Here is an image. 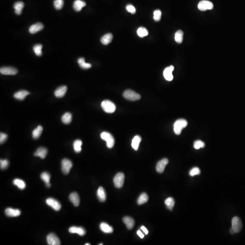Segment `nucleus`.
<instances>
[{"label":"nucleus","instance_id":"obj_1","mask_svg":"<svg viewBox=\"0 0 245 245\" xmlns=\"http://www.w3.org/2000/svg\"><path fill=\"white\" fill-rule=\"evenodd\" d=\"M231 228L230 230L231 234L240 232L242 228V224L241 220L238 216H235L231 220Z\"/></svg>","mask_w":245,"mask_h":245},{"label":"nucleus","instance_id":"obj_2","mask_svg":"<svg viewBox=\"0 0 245 245\" xmlns=\"http://www.w3.org/2000/svg\"><path fill=\"white\" fill-rule=\"evenodd\" d=\"M188 122L184 119H179L176 121L173 125V130L175 134L179 135L181 134L182 130L187 127Z\"/></svg>","mask_w":245,"mask_h":245},{"label":"nucleus","instance_id":"obj_3","mask_svg":"<svg viewBox=\"0 0 245 245\" xmlns=\"http://www.w3.org/2000/svg\"><path fill=\"white\" fill-rule=\"evenodd\" d=\"M100 137L102 140L105 141L108 148H111L114 147L115 143V138L110 133L107 132H104L101 133Z\"/></svg>","mask_w":245,"mask_h":245},{"label":"nucleus","instance_id":"obj_4","mask_svg":"<svg viewBox=\"0 0 245 245\" xmlns=\"http://www.w3.org/2000/svg\"><path fill=\"white\" fill-rule=\"evenodd\" d=\"M101 107L106 113L111 114L116 110V106L112 101L109 100H104L101 103Z\"/></svg>","mask_w":245,"mask_h":245},{"label":"nucleus","instance_id":"obj_5","mask_svg":"<svg viewBox=\"0 0 245 245\" xmlns=\"http://www.w3.org/2000/svg\"><path fill=\"white\" fill-rule=\"evenodd\" d=\"M124 97L129 100L135 101L141 99V96L139 94L131 90H127L123 93Z\"/></svg>","mask_w":245,"mask_h":245},{"label":"nucleus","instance_id":"obj_6","mask_svg":"<svg viewBox=\"0 0 245 245\" xmlns=\"http://www.w3.org/2000/svg\"><path fill=\"white\" fill-rule=\"evenodd\" d=\"M73 164L72 162L68 159H63L61 162V170L64 174H68L72 168Z\"/></svg>","mask_w":245,"mask_h":245},{"label":"nucleus","instance_id":"obj_7","mask_svg":"<svg viewBox=\"0 0 245 245\" xmlns=\"http://www.w3.org/2000/svg\"><path fill=\"white\" fill-rule=\"evenodd\" d=\"M125 175L122 173H117L114 178V185L117 188H121L123 186L125 181Z\"/></svg>","mask_w":245,"mask_h":245},{"label":"nucleus","instance_id":"obj_8","mask_svg":"<svg viewBox=\"0 0 245 245\" xmlns=\"http://www.w3.org/2000/svg\"><path fill=\"white\" fill-rule=\"evenodd\" d=\"M213 4L212 2L208 1H202L198 4V8L201 11L210 10L213 8Z\"/></svg>","mask_w":245,"mask_h":245},{"label":"nucleus","instance_id":"obj_9","mask_svg":"<svg viewBox=\"0 0 245 245\" xmlns=\"http://www.w3.org/2000/svg\"><path fill=\"white\" fill-rule=\"evenodd\" d=\"M47 242L49 245H59L60 243V240L54 233H50L47 237Z\"/></svg>","mask_w":245,"mask_h":245},{"label":"nucleus","instance_id":"obj_10","mask_svg":"<svg viewBox=\"0 0 245 245\" xmlns=\"http://www.w3.org/2000/svg\"><path fill=\"white\" fill-rule=\"evenodd\" d=\"M47 204L52 207L54 210L57 211H58L61 209V206L60 203L55 199L53 198H49L46 200Z\"/></svg>","mask_w":245,"mask_h":245},{"label":"nucleus","instance_id":"obj_11","mask_svg":"<svg viewBox=\"0 0 245 245\" xmlns=\"http://www.w3.org/2000/svg\"><path fill=\"white\" fill-rule=\"evenodd\" d=\"M0 72L4 75H15L18 73V70L15 68L8 66L1 68Z\"/></svg>","mask_w":245,"mask_h":245},{"label":"nucleus","instance_id":"obj_12","mask_svg":"<svg viewBox=\"0 0 245 245\" xmlns=\"http://www.w3.org/2000/svg\"><path fill=\"white\" fill-rule=\"evenodd\" d=\"M174 66L173 65L168 67L165 69L163 71V76L166 80L171 81L173 80V71L174 70Z\"/></svg>","mask_w":245,"mask_h":245},{"label":"nucleus","instance_id":"obj_13","mask_svg":"<svg viewBox=\"0 0 245 245\" xmlns=\"http://www.w3.org/2000/svg\"><path fill=\"white\" fill-rule=\"evenodd\" d=\"M168 160L167 158H163L156 165V171L159 173H162L164 172L165 167L168 164Z\"/></svg>","mask_w":245,"mask_h":245},{"label":"nucleus","instance_id":"obj_14","mask_svg":"<svg viewBox=\"0 0 245 245\" xmlns=\"http://www.w3.org/2000/svg\"><path fill=\"white\" fill-rule=\"evenodd\" d=\"M21 213V211L17 209L7 208L5 210V214L9 217H16L19 216Z\"/></svg>","mask_w":245,"mask_h":245},{"label":"nucleus","instance_id":"obj_15","mask_svg":"<svg viewBox=\"0 0 245 245\" xmlns=\"http://www.w3.org/2000/svg\"><path fill=\"white\" fill-rule=\"evenodd\" d=\"M69 231L71 233H77L80 236H84L86 234V231L84 228L81 227L72 226L69 228Z\"/></svg>","mask_w":245,"mask_h":245},{"label":"nucleus","instance_id":"obj_16","mask_svg":"<svg viewBox=\"0 0 245 245\" xmlns=\"http://www.w3.org/2000/svg\"><path fill=\"white\" fill-rule=\"evenodd\" d=\"M67 90V86H60L54 91V95H55V97H57V98H62L65 95Z\"/></svg>","mask_w":245,"mask_h":245},{"label":"nucleus","instance_id":"obj_17","mask_svg":"<svg viewBox=\"0 0 245 245\" xmlns=\"http://www.w3.org/2000/svg\"><path fill=\"white\" fill-rule=\"evenodd\" d=\"M69 199L75 207H78L79 205L80 199L77 193L74 192L70 194L69 196Z\"/></svg>","mask_w":245,"mask_h":245},{"label":"nucleus","instance_id":"obj_18","mask_svg":"<svg viewBox=\"0 0 245 245\" xmlns=\"http://www.w3.org/2000/svg\"><path fill=\"white\" fill-rule=\"evenodd\" d=\"M44 28V26L42 23H37L32 25L29 28V32L31 34H35L38 32L42 31Z\"/></svg>","mask_w":245,"mask_h":245},{"label":"nucleus","instance_id":"obj_19","mask_svg":"<svg viewBox=\"0 0 245 245\" xmlns=\"http://www.w3.org/2000/svg\"><path fill=\"white\" fill-rule=\"evenodd\" d=\"M47 149L45 148L41 147L38 148L36 152L34 153V156L39 157L42 159H44L47 154Z\"/></svg>","mask_w":245,"mask_h":245},{"label":"nucleus","instance_id":"obj_20","mask_svg":"<svg viewBox=\"0 0 245 245\" xmlns=\"http://www.w3.org/2000/svg\"><path fill=\"white\" fill-rule=\"evenodd\" d=\"M29 94H30V93L27 90H20V91H18V92L14 94V98H16L17 100H23L25 99L26 96H27Z\"/></svg>","mask_w":245,"mask_h":245},{"label":"nucleus","instance_id":"obj_21","mask_svg":"<svg viewBox=\"0 0 245 245\" xmlns=\"http://www.w3.org/2000/svg\"><path fill=\"white\" fill-rule=\"evenodd\" d=\"M86 6V3L81 0H75L74 2L73 8L76 11H80L83 7Z\"/></svg>","mask_w":245,"mask_h":245},{"label":"nucleus","instance_id":"obj_22","mask_svg":"<svg viewBox=\"0 0 245 245\" xmlns=\"http://www.w3.org/2000/svg\"><path fill=\"white\" fill-rule=\"evenodd\" d=\"M97 195L100 202H104L105 201L106 199V195L104 188L100 187L98 188Z\"/></svg>","mask_w":245,"mask_h":245},{"label":"nucleus","instance_id":"obj_23","mask_svg":"<svg viewBox=\"0 0 245 245\" xmlns=\"http://www.w3.org/2000/svg\"><path fill=\"white\" fill-rule=\"evenodd\" d=\"M122 220L129 230L132 229L135 226V221L131 217L126 216L123 218Z\"/></svg>","mask_w":245,"mask_h":245},{"label":"nucleus","instance_id":"obj_24","mask_svg":"<svg viewBox=\"0 0 245 245\" xmlns=\"http://www.w3.org/2000/svg\"><path fill=\"white\" fill-rule=\"evenodd\" d=\"M24 7V3L22 1H17L14 4L13 7L15 9V12L17 15H21Z\"/></svg>","mask_w":245,"mask_h":245},{"label":"nucleus","instance_id":"obj_25","mask_svg":"<svg viewBox=\"0 0 245 245\" xmlns=\"http://www.w3.org/2000/svg\"><path fill=\"white\" fill-rule=\"evenodd\" d=\"M100 230L104 233H111L113 232V227L105 222H102L100 225Z\"/></svg>","mask_w":245,"mask_h":245},{"label":"nucleus","instance_id":"obj_26","mask_svg":"<svg viewBox=\"0 0 245 245\" xmlns=\"http://www.w3.org/2000/svg\"><path fill=\"white\" fill-rule=\"evenodd\" d=\"M142 138L140 136L136 135L133 138L132 141V147L135 151L138 150L140 143L141 141Z\"/></svg>","mask_w":245,"mask_h":245},{"label":"nucleus","instance_id":"obj_27","mask_svg":"<svg viewBox=\"0 0 245 245\" xmlns=\"http://www.w3.org/2000/svg\"><path fill=\"white\" fill-rule=\"evenodd\" d=\"M113 39V35L111 33L105 34L101 37V42L104 45H107L112 42Z\"/></svg>","mask_w":245,"mask_h":245},{"label":"nucleus","instance_id":"obj_28","mask_svg":"<svg viewBox=\"0 0 245 245\" xmlns=\"http://www.w3.org/2000/svg\"><path fill=\"white\" fill-rule=\"evenodd\" d=\"M165 204L166 208L169 210L172 211L175 205L174 199L171 197L168 198L165 200Z\"/></svg>","mask_w":245,"mask_h":245},{"label":"nucleus","instance_id":"obj_29","mask_svg":"<svg viewBox=\"0 0 245 245\" xmlns=\"http://www.w3.org/2000/svg\"><path fill=\"white\" fill-rule=\"evenodd\" d=\"M43 131V128L42 126H38L32 132L33 138L35 140H37L39 138Z\"/></svg>","mask_w":245,"mask_h":245},{"label":"nucleus","instance_id":"obj_30","mask_svg":"<svg viewBox=\"0 0 245 245\" xmlns=\"http://www.w3.org/2000/svg\"><path fill=\"white\" fill-rule=\"evenodd\" d=\"M148 197L146 193H143L140 195L138 199L137 203L138 205H142L148 201Z\"/></svg>","mask_w":245,"mask_h":245},{"label":"nucleus","instance_id":"obj_31","mask_svg":"<svg viewBox=\"0 0 245 245\" xmlns=\"http://www.w3.org/2000/svg\"><path fill=\"white\" fill-rule=\"evenodd\" d=\"M78 63L81 68L88 69L91 67V64L85 62V59L84 58H80L78 59Z\"/></svg>","mask_w":245,"mask_h":245},{"label":"nucleus","instance_id":"obj_32","mask_svg":"<svg viewBox=\"0 0 245 245\" xmlns=\"http://www.w3.org/2000/svg\"><path fill=\"white\" fill-rule=\"evenodd\" d=\"M61 121L64 124H69L72 121V115L69 112L65 113L62 117Z\"/></svg>","mask_w":245,"mask_h":245},{"label":"nucleus","instance_id":"obj_33","mask_svg":"<svg viewBox=\"0 0 245 245\" xmlns=\"http://www.w3.org/2000/svg\"><path fill=\"white\" fill-rule=\"evenodd\" d=\"M14 185L17 186L20 189H24L26 187V184L25 182L23 180L18 178L14 179L13 182Z\"/></svg>","mask_w":245,"mask_h":245},{"label":"nucleus","instance_id":"obj_34","mask_svg":"<svg viewBox=\"0 0 245 245\" xmlns=\"http://www.w3.org/2000/svg\"><path fill=\"white\" fill-rule=\"evenodd\" d=\"M82 145V141L80 140H78L75 141L73 143L74 149L75 151L77 153L80 152L82 150L81 146Z\"/></svg>","mask_w":245,"mask_h":245},{"label":"nucleus","instance_id":"obj_35","mask_svg":"<svg viewBox=\"0 0 245 245\" xmlns=\"http://www.w3.org/2000/svg\"><path fill=\"white\" fill-rule=\"evenodd\" d=\"M183 38V32L181 30L177 31L175 34V40L176 42L180 44L182 43Z\"/></svg>","mask_w":245,"mask_h":245},{"label":"nucleus","instance_id":"obj_36","mask_svg":"<svg viewBox=\"0 0 245 245\" xmlns=\"http://www.w3.org/2000/svg\"><path fill=\"white\" fill-rule=\"evenodd\" d=\"M138 35L140 37H146L148 35V31L145 28L143 27H141L139 28L138 29L137 32Z\"/></svg>","mask_w":245,"mask_h":245},{"label":"nucleus","instance_id":"obj_37","mask_svg":"<svg viewBox=\"0 0 245 245\" xmlns=\"http://www.w3.org/2000/svg\"><path fill=\"white\" fill-rule=\"evenodd\" d=\"M42 45L41 44H36L33 47V51L35 54L38 57H41V55L42 54Z\"/></svg>","mask_w":245,"mask_h":245},{"label":"nucleus","instance_id":"obj_38","mask_svg":"<svg viewBox=\"0 0 245 245\" xmlns=\"http://www.w3.org/2000/svg\"><path fill=\"white\" fill-rule=\"evenodd\" d=\"M41 179L46 183V184L49 183L51 179V176L49 173L47 172H43L41 175Z\"/></svg>","mask_w":245,"mask_h":245},{"label":"nucleus","instance_id":"obj_39","mask_svg":"<svg viewBox=\"0 0 245 245\" xmlns=\"http://www.w3.org/2000/svg\"><path fill=\"white\" fill-rule=\"evenodd\" d=\"M64 0H54V6L57 10H60L63 7Z\"/></svg>","mask_w":245,"mask_h":245},{"label":"nucleus","instance_id":"obj_40","mask_svg":"<svg viewBox=\"0 0 245 245\" xmlns=\"http://www.w3.org/2000/svg\"><path fill=\"white\" fill-rule=\"evenodd\" d=\"M200 173H201V171H200V170L198 168L194 167L190 170L189 174L190 176L193 177L195 175H199L200 174Z\"/></svg>","mask_w":245,"mask_h":245},{"label":"nucleus","instance_id":"obj_41","mask_svg":"<svg viewBox=\"0 0 245 245\" xmlns=\"http://www.w3.org/2000/svg\"><path fill=\"white\" fill-rule=\"evenodd\" d=\"M194 148L195 149H199L200 148H203L205 147V143L201 140H197L195 141L193 145Z\"/></svg>","mask_w":245,"mask_h":245},{"label":"nucleus","instance_id":"obj_42","mask_svg":"<svg viewBox=\"0 0 245 245\" xmlns=\"http://www.w3.org/2000/svg\"><path fill=\"white\" fill-rule=\"evenodd\" d=\"M162 16V12L159 10H155L153 12V19L156 21H160Z\"/></svg>","mask_w":245,"mask_h":245},{"label":"nucleus","instance_id":"obj_43","mask_svg":"<svg viewBox=\"0 0 245 245\" xmlns=\"http://www.w3.org/2000/svg\"><path fill=\"white\" fill-rule=\"evenodd\" d=\"M0 165L1 169H6L9 165V162L7 159L0 160Z\"/></svg>","mask_w":245,"mask_h":245},{"label":"nucleus","instance_id":"obj_44","mask_svg":"<svg viewBox=\"0 0 245 245\" xmlns=\"http://www.w3.org/2000/svg\"><path fill=\"white\" fill-rule=\"evenodd\" d=\"M126 8L127 11L128 12L131 13V14H135L136 11L135 8L132 5H128L126 7Z\"/></svg>","mask_w":245,"mask_h":245},{"label":"nucleus","instance_id":"obj_45","mask_svg":"<svg viewBox=\"0 0 245 245\" xmlns=\"http://www.w3.org/2000/svg\"><path fill=\"white\" fill-rule=\"evenodd\" d=\"M7 135L6 133H1L0 134V143L1 144L4 143L7 138Z\"/></svg>","mask_w":245,"mask_h":245},{"label":"nucleus","instance_id":"obj_46","mask_svg":"<svg viewBox=\"0 0 245 245\" xmlns=\"http://www.w3.org/2000/svg\"><path fill=\"white\" fill-rule=\"evenodd\" d=\"M141 229L143 231V232H144V233H145V234L146 235H147L148 234V230L147 229V228H146V227H145V226H142Z\"/></svg>","mask_w":245,"mask_h":245},{"label":"nucleus","instance_id":"obj_47","mask_svg":"<svg viewBox=\"0 0 245 245\" xmlns=\"http://www.w3.org/2000/svg\"><path fill=\"white\" fill-rule=\"evenodd\" d=\"M137 233V234L138 235V236H140L141 238H143L144 237V235L140 231H138Z\"/></svg>","mask_w":245,"mask_h":245},{"label":"nucleus","instance_id":"obj_48","mask_svg":"<svg viewBox=\"0 0 245 245\" xmlns=\"http://www.w3.org/2000/svg\"><path fill=\"white\" fill-rule=\"evenodd\" d=\"M90 245V243H86V244H85V245Z\"/></svg>","mask_w":245,"mask_h":245},{"label":"nucleus","instance_id":"obj_49","mask_svg":"<svg viewBox=\"0 0 245 245\" xmlns=\"http://www.w3.org/2000/svg\"><path fill=\"white\" fill-rule=\"evenodd\" d=\"M99 245H103V244H100Z\"/></svg>","mask_w":245,"mask_h":245}]
</instances>
